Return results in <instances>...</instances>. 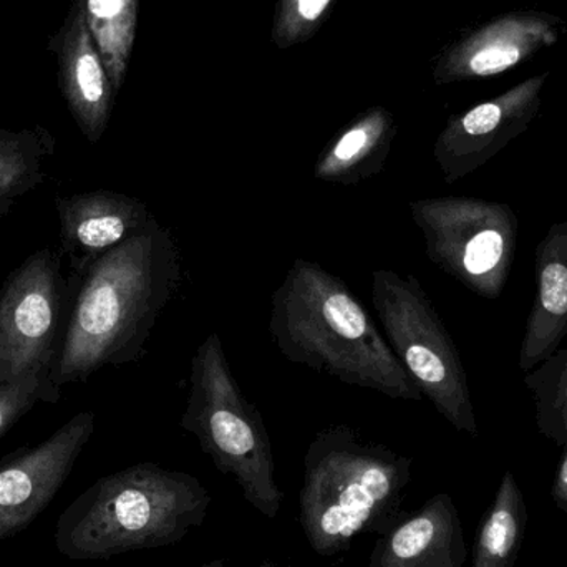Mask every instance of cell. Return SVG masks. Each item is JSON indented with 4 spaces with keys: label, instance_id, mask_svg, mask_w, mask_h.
I'll use <instances>...</instances> for the list:
<instances>
[{
    "label": "cell",
    "instance_id": "6da1fadb",
    "mask_svg": "<svg viewBox=\"0 0 567 567\" xmlns=\"http://www.w3.org/2000/svg\"><path fill=\"white\" fill-rule=\"evenodd\" d=\"M73 279L69 322L50 373L56 386L138 362L159 316L185 284V262L175 235L153 218Z\"/></svg>",
    "mask_w": 567,
    "mask_h": 567
},
{
    "label": "cell",
    "instance_id": "7a4b0ae2",
    "mask_svg": "<svg viewBox=\"0 0 567 567\" xmlns=\"http://www.w3.org/2000/svg\"><path fill=\"white\" fill-rule=\"evenodd\" d=\"M269 332L289 362L390 399H423L365 306L317 262H292L272 293Z\"/></svg>",
    "mask_w": 567,
    "mask_h": 567
},
{
    "label": "cell",
    "instance_id": "3957f363",
    "mask_svg": "<svg viewBox=\"0 0 567 567\" xmlns=\"http://www.w3.org/2000/svg\"><path fill=\"white\" fill-rule=\"evenodd\" d=\"M413 460L369 442L349 425L320 430L303 456L299 523L316 555L349 551L357 538L385 535L405 513Z\"/></svg>",
    "mask_w": 567,
    "mask_h": 567
},
{
    "label": "cell",
    "instance_id": "277c9868",
    "mask_svg": "<svg viewBox=\"0 0 567 567\" xmlns=\"http://www.w3.org/2000/svg\"><path fill=\"white\" fill-rule=\"evenodd\" d=\"M209 505L196 476L136 463L96 480L60 515L55 546L73 561L166 548L203 526Z\"/></svg>",
    "mask_w": 567,
    "mask_h": 567
},
{
    "label": "cell",
    "instance_id": "5b68a950",
    "mask_svg": "<svg viewBox=\"0 0 567 567\" xmlns=\"http://www.w3.org/2000/svg\"><path fill=\"white\" fill-rule=\"evenodd\" d=\"M188 390L179 425L196 436L223 475L235 480L246 503L275 519L284 493L271 439L258 406L236 382L218 333H209L193 355Z\"/></svg>",
    "mask_w": 567,
    "mask_h": 567
},
{
    "label": "cell",
    "instance_id": "8992f818",
    "mask_svg": "<svg viewBox=\"0 0 567 567\" xmlns=\"http://www.w3.org/2000/svg\"><path fill=\"white\" fill-rule=\"evenodd\" d=\"M372 302L386 342L422 395L453 429L478 436L462 355L416 276L377 269Z\"/></svg>",
    "mask_w": 567,
    "mask_h": 567
},
{
    "label": "cell",
    "instance_id": "52a82bcc",
    "mask_svg": "<svg viewBox=\"0 0 567 567\" xmlns=\"http://www.w3.org/2000/svg\"><path fill=\"white\" fill-rule=\"evenodd\" d=\"M426 258L483 299H498L518 249L519 218L512 206L470 196L410 202Z\"/></svg>",
    "mask_w": 567,
    "mask_h": 567
},
{
    "label": "cell",
    "instance_id": "ba28073f",
    "mask_svg": "<svg viewBox=\"0 0 567 567\" xmlns=\"http://www.w3.org/2000/svg\"><path fill=\"white\" fill-rule=\"evenodd\" d=\"M62 262L60 249H39L0 287V383L50 379L75 290Z\"/></svg>",
    "mask_w": 567,
    "mask_h": 567
},
{
    "label": "cell",
    "instance_id": "9c48e42d",
    "mask_svg": "<svg viewBox=\"0 0 567 567\" xmlns=\"http://www.w3.org/2000/svg\"><path fill=\"white\" fill-rule=\"evenodd\" d=\"M548 79L549 72L529 76L495 99L450 116L433 146L446 185L472 175L528 132L542 110Z\"/></svg>",
    "mask_w": 567,
    "mask_h": 567
},
{
    "label": "cell",
    "instance_id": "30bf717a",
    "mask_svg": "<svg viewBox=\"0 0 567 567\" xmlns=\"http://www.w3.org/2000/svg\"><path fill=\"white\" fill-rule=\"evenodd\" d=\"M95 432V413L80 412L52 436L0 460V543L29 528L62 489Z\"/></svg>",
    "mask_w": 567,
    "mask_h": 567
},
{
    "label": "cell",
    "instance_id": "8fae6325",
    "mask_svg": "<svg viewBox=\"0 0 567 567\" xmlns=\"http://www.w3.org/2000/svg\"><path fill=\"white\" fill-rule=\"evenodd\" d=\"M566 22L545 10H509L460 37L436 62V83L495 79L561 40Z\"/></svg>",
    "mask_w": 567,
    "mask_h": 567
},
{
    "label": "cell",
    "instance_id": "7c38bea8",
    "mask_svg": "<svg viewBox=\"0 0 567 567\" xmlns=\"http://www.w3.org/2000/svg\"><path fill=\"white\" fill-rule=\"evenodd\" d=\"M55 206L59 249L73 278H80L93 261L138 235L155 218L142 199L112 189L56 196Z\"/></svg>",
    "mask_w": 567,
    "mask_h": 567
},
{
    "label": "cell",
    "instance_id": "4fadbf2b",
    "mask_svg": "<svg viewBox=\"0 0 567 567\" xmlns=\"http://www.w3.org/2000/svg\"><path fill=\"white\" fill-rule=\"evenodd\" d=\"M49 47L59 65L60 92L76 126L90 143H99L109 126L116 93L90 32L85 0H72Z\"/></svg>",
    "mask_w": 567,
    "mask_h": 567
},
{
    "label": "cell",
    "instance_id": "5bb4252c",
    "mask_svg": "<svg viewBox=\"0 0 567 567\" xmlns=\"http://www.w3.org/2000/svg\"><path fill=\"white\" fill-rule=\"evenodd\" d=\"M466 558L458 509L439 493L377 538L369 567H465Z\"/></svg>",
    "mask_w": 567,
    "mask_h": 567
},
{
    "label": "cell",
    "instance_id": "9a60e30c",
    "mask_svg": "<svg viewBox=\"0 0 567 567\" xmlns=\"http://www.w3.org/2000/svg\"><path fill=\"white\" fill-rule=\"evenodd\" d=\"M536 293L519 350V369L532 372L567 336V219L555 223L535 252Z\"/></svg>",
    "mask_w": 567,
    "mask_h": 567
},
{
    "label": "cell",
    "instance_id": "2e32d148",
    "mask_svg": "<svg viewBox=\"0 0 567 567\" xmlns=\"http://www.w3.org/2000/svg\"><path fill=\"white\" fill-rule=\"evenodd\" d=\"M395 138L393 116L382 106L367 110L326 146L316 166L317 182L357 185L379 175Z\"/></svg>",
    "mask_w": 567,
    "mask_h": 567
},
{
    "label": "cell",
    "instance_id": "e0dca14e",
    "mask_svg": "<svg viewBox=\"0 0 567 567\" xmlns=\"http://www.w3.org/2000/svg\"><path fill=\"white\" fill-rule=\"evenodd\" d=\"M526 526L528 508L525 496L518 480L508 470L480 523L472 567H515L525 542Z\"/></svg>",
    "mask_w": 567,
    "mask_h": 567
},
{
    "label": "cell",
    "instance_id": "ac0fdd59",
    "mask_svg": "<svg viewBox=\"0 0 567 567\" xmlns=\"http://www.w3.org/2000/svg\"><path fill=\"white\" fill-rule=\"evenodd\" d=\"M55 138L45 126L0 128V199H17L47 179Z\"/></svg>",
    "mask_w": 567,
    "mask_h": 567
},
{
    "label": "cell",
    "instance_id": "d6986e66",
    "mask_svg": "<svg viewBox=\"0 0 567 567\" xmlns=\"http://www.w3.org/2000/svg\"><path fill=\"white\" fill-rule=\"evenodd\" d=\"M86 22L112 82L122 90L138 23V0H85Z\"/></svg>",
    "mask_w": 567,
    "mask_h": 567
},
{
    "label": "cell",
    "instance_id": "ffe728a7",
    "mask_svg": "<svg viewBox=\"0 0 567 567\" xmlns=\"http://www.w3.org/2000/svg\"><path fill=\"white\" fill-rule=\"evenodd\" d=\"M525 385L535 400L538 432L563 449L567 443V347L526 372Z\"/></svg>",
    "mask_w": 567,
    "mask_h": 567
},
{
    "label": "cell",
    "instance_id": "44dd1931",
    "mask_svg": "<svg viewBox=\"0 0 567 567\" xmlns=\"http://www.w3.org/2000/svg\"><path fill=\"white\" fill-rule=\"evenodd\" d=\"M60 386L49 377H33L19 383H0V439L37 403H56Z\"/></svg>",
    "mask_w": 567,
    "mask_h": 567
},
{
    "label": "cell",
    "instance_id": "7402d4cb",
    "mask_svg": "<svg viewBox=\"0 0 567 567\" xmlns=\"http://www.w3.org/2000/svg\"><path fill=\"white\" fill-rule=\"evenodd\" d=\"M332 0H282L276 23V40L282 47L299 42L322 22Z\"/></svg>",
    "mask_w": 567,
    "mask_h": 567
},
{
    "label": "cell",
    "instance_id": "603a6c76",
    "mask_svg": "<svg viewBox=\"0 0 567 567\" xmlns=\"http://www.w3.org/2000/svg\"><path fill=\"white\" fill-rule=\"evenodd\" d=\"M551 498L556 508H558L567 519V443L565 455H563L558 472H556L555 482H553Z\"/></svg>",
    "mask_w": 567,
    "mask_h": 567
},
{
    "label": "cell",
    "instance_id": "cb8c5ba5",
    "mask_svg": "<svg viewBox=\"0 0 567 567\" xmlns=\"http://www.w3.org/2000/svg\"><path fill=\"white\" fill-rule=\"evenodd\" d=\"M16 199H0V219L6 218L7 213L12 209Z\"/></svg>",
    "mask_w": 567,
    "mask_h": 567
},
{
    "label": "cell",
    "instance_id": "d4e9b609",
    "mask_svg": "<svg viewBox=\"0 0 567 567\" xmlns=\"http://www.w3.org/2000/svg\"><path fill=\"white\" fill-rule=\"evenodd\" d=\"M192 567H226L225 559H213V561L205 563V565L192 566Z\"/></svg>",
    "mask_w": 567,
    "mask_h": 567
},
{
    "label": "cell",
    "instance_id": "484cf974",
    "mask_svg": "<svg viewBox=\"0 0 567 567\" xmlns=\"http://www.w3.org/2000/svg\"><path fill=\"white\" fill-rule=\"evenodd\" d=\"M258 567H289V566H281V565H278V563L265 561V563H262V565H259Z\"/></svg>",
    "mask_w": 567,
    "mask_h": 567
}]
</instances>
